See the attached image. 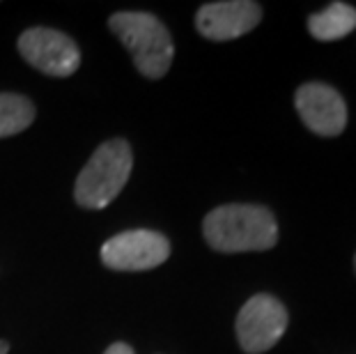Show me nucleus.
Masks as SVG:
<instances>
[{
	"label": "nucleus",
	"mask_w": 356,
	"mask_h": 354,
	"mask_svg": "<svg viewBox=\"0 0 356 354\" xmlns=\"http://www.w3.org/2000/svg\"><path fill=\"white\" fill-rule=\"evenodd\" d=\"M202 235L218 253L269 251L278 242V223L271 209L262 205L232 202L204 216Z\"/></svg>",
	"instance_id": "1"
},
{
	"label": "nucleus",
	"mask_w": 356,
	"mask_h": 354,
	"mask_svg": "<svg viewBox=\"0 0 356 354\" xmlns=\"http://www.w3.org/2000/svg\"><path fill=\"white\" fill-rule=\"evenodd\" d=\"M111 33L131 54L134 65L143 77L159 81L168 74L175 44L161 21L149 12H118L108 19Z\"/></svg>",
	"instance_id": "2"
},
{
	"label": "nucleus",
	"mask_w": 356,
	"mask_h": 354,
	"mask_svg": "<svg viewBox=\"0 0 356 354\" xmlns=\"http://www.w3.org/2000/svg\"><path fill=\"white\" fill-rule=\"evenodd\" d=\"M134 168L131 145L124 138L102 143L79 172L74 198L83 209H104L118 198Z\"/></svg>",
	"instance_id": "3"
},
{
	"label": "nucleus",
	"mask_w": 356,
	"mask_h": 354,
	"mask_svg": "<svg viewBox=\"0 0 356 354\" xmlns=\"http://www.w3.org/2000/svg\"><path fill=\"white\" fill-rule=\"evenodd\" d=\"M290 315L274 295L260 292L241 306L234 322L239 348L246 354H262L283 338Z\"/></svg>",
	"instance_id": "4"
},
{
	"label": "nucleus",
	"mask_w": 356,
	"mask_h": 354,
	"mask_svg": "<svg viewBox=\"0 0 356 354\" xmlns=\"http://www.w3.org/2000/svg\"><path fill=\"white\" fill-rule=\"evenodd\" d=\"M19 54L30 67L47 77L65 79L76 74L81 67V51L70 35L56 28H28L19 37Z\"/></svg>",
	"instance_id": "5"
},
{
	"label": "nucleus",
	"mask_w": 356,
	"mask_h": 354,
	"mask_svg": "<svg viewBox=\"0 0 356 354\" xmlns=\"http://www.w3.org/2000/svg\"><path fill=\"white\" fill-rule=\"evenodd\" d=\"M170 258V242L156 230H127L102 246V262L115 272H147Z\"/></svg>",
	"instance_id": "6"
},
{
	"label": "nucleus",
	"mask_w": 356,
	"mask_h": 354,
	"mask_svg": "<svg viewBox=\"0 0 356 354\" xmlns=\"http://www.w3.org/2000/svg\"><path fill=\"white\" fill-rule=\"evenodd\" d=\"M294 108H297L301 122L317 136H340L347 127V104L343 95L327 83H304L294 95Z\"/></svg>",
	"instance_id": "7"
},
{
	"label": "nucleus",
	"mask_w": 356,
	"mask_h": 354,
	"mask_svg": "<svg viewBox=\"0 0 356 354\" xmlns=\"http://www.w3.org/2000/svg\"><path fill=\"white\" fill-rule=\"evenodd\" d=\"M262 21V7L253 0H221L202 5L195 14V30L211 42H230L251 33Z\"/></svg>",
	"instance_id": "8"
},
{
	"label": "nucleus",
	"mask_w": 356,
	"mask_h": 354,
	"mask_svg": "<svg viewBox=\"0 0 356 354\" xmlns=\"http://www.w3.org/2000/svg\"><path fill=\"white\" fill-rule=\"evenodd\" d=\"M356 28V10L347 3H331L308 17V33L320 42L343 40Z\"/></svg>",
	"instance_id": "9"
},
{
	"label": "nucleus",
	"mask_w": 356,
	"mask_h": 354,
	"mask_svg": "<svg viewBox=\"0 0 356 354\" xmlns=\"http://www.w3.org/2000/svg\"><path fill=\"white\" fill-rule=\"evenodd\" d=\"M35 104L24 95L0 92V138L17 136L35 122Z\"/></svg>",
	"instance_id": "10"
},
{
	"label": "nucleus",
	"mask_w": 356,
	"mask_h": 354,
	"mask_svg": "<svg viewBox=\"0 0 356 354\" xmlns=\"http://www.w3.org/2000/svg\"><path fill=\"white\" fill-rule=\"evenodd\" d=\"M104 354H136V352L131 345H127V343H113Z\"/></svg>",
	"instance_id": "11"
},
{
	"label": "nucleus",
	"mask_w": 356,
	"mask_h": 354,
	"mask_svg": "<svg viewBox=\"0 0 356 354\" xmlns=\"http://www.w3.org/2000/svg\"><path fill=\"white\" fill-rule=\"evenodd\" d=\"M10 352V343L7 341H0V354H7Z\"/></svg>",
	"instance_id": "12"
},
{
	"label": "nucleus",
	"mask_w": 356,
	"mask_h": 354,
	"mask_svg": "<svg viewBox=\"0 0 356 354\" xmlns=\"http://www.w3.org/2000/svg\"><path fill=\"white\" fill-rule=\"evenodd\" d=\"M354 269H356V255H354Z\"/></svg>",
	"instance_id": "13"
}]
</instances>
